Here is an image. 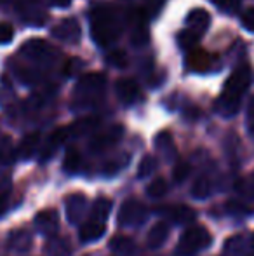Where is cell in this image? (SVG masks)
<instances>
[{
	"label": "cell",
	"instance_id": "obj_1",
	"mask_svg": "<svg viewBox=\"0 0 254 256\" xmlns=\"http://www.w3.org/2000/svg\"><path fill=\"white\" fill-rule=\"evenodd\" d=\"M122 32V20L119 18L115 7L106 6H96L91 12V35L94 44L99 48H108L119 38Z\"/></svg>",
	"mask_w": 254,
	"mask_h": 256
},
{
	"label": "cell",
	"instance_id": "obj_2",
	"mask_svg": "<svg viewBox=\"0 0 254 256\" xmlns=\"http://www.w3.org/2000/svg\"><path fill=\"white\" fill-rule=\"evenodd\" d=\"M106 88V77L103 74H87L78 78L75 86L73 106L75 110L89 108L103 100Z\"/></svg>",
	"mask_w": 254,
	"mask_h": 256
},
{
	"label": "cell",
	"instance_id": "obj_3",
	"mask_svg": "<svg viewBox=\"0 0 254 256\" xmlns=\"http://www.w3.org/2000/svg\"><path fill=\"white\" fill-rule=\"evenodd\" d=\"M211 234L204 226H190L187 232L181 236L178 244V254L181 256H193L199 251L211 246Z\"/></svg>",
	"mask_w": 254,
	"mask_h": 256
},
{
	"label": "cell",
	"instance_id": "obj_4",
	"mask_svg": "<svg viewBox=\"0 0 254 256\" xmlns=\"http://www.w3.org/2000/svg\"><path fill=\"white\" fill-rule=\"evenodd\" d=\"M54 48L49 42L42 40V38H30L26 44H23L21 48V54L26 60L33 61V63L40 64V66H47V64L54 63V60L58 58Z\"/></svg>",
	"mask_w": 254,
	"mask_h": 256
},
{
	"label": "cell",
	"instance_id": "obj_5",
	"mask_svg": "<svg viewBox=\"0 0 254 256\" xmlns=\"http://www.w3.org/2000/svg\"><path fill=\"white\" fill-rule=\"evenodd\" d=\"M146 218H148V209L141 202L131 199L120 206L119 214H117V223L124 228H134V226L143 225Z\"/></svg>",
	"mask_w": 254,
	"mask_h": 256
},
{
	"label": "cell",
	"instance_id": "obj_6",
	"mask_svg": "<svg viewBox=\"0 0 254 256\" xmlns=\"http://www.w3.org/2000/svg\"><path fill=\"white\" fill-rule=\"evenodd\" d=\"M253 82V72L248 64H242L239 66L234 74L228 77L227 84H225V89L223 92L225 94H230V96H235V98H241L246 94V91L249 89Z\"/></svg>",
	"mask_w": 254,
	"mask_h": 256
},
{
	"label": "cell",
	"instance_id": "obj_7",
	"mask_svg": "<svg viewBox=\"0 0 254 256\" xmlns=\"http://www.w3.org/2000/svg\"><path fill=\"white\" fill-rule=\"evenodd\" d=\"M124 136V128L122 126H112V128L105 129L103 132H98L96 136H92L89 142V150L91 152H105L110 146H113L115 143H119Z\"/></svg>",
	"mask_w": 254,
	"mask_h": 256
},
{
	"label": "cell",
	"instance_id": "obj_8",
	"mask_svg": "<svg viewBox=\"0 0 254 256\" xmlns=\"http://www.w3.org/2000/svg\"><path fill=\"white\" fill-rule=\"evenodd\" d=\"M66 209V220L70 225H80L82 220L87 214V199L80 194H71L64 204Z\"/></svg>",
	"mask_w": 254,
	"mask_h": 256
},
{
	"label": "cell",
	"instance_id": "obj_9",
	"mask_svg": "<svg viewBox=\"0 0 254 256\" xmlns=\"http://www.w3.org/2000/svg\"><path fill=\"white\" fill-rule=\"evenodd\" d=\"M59 226V216L54 209H45L35 216V228L38 234L45 237H54L58 234Z\"/></svg>",
	"mask_w": 254,
	"mask_h": 256
},
{
	"label": "cell",
	"instance_id": "obj_10",
	"mask_svg": "<svg viewBox=\"0 0 254 256\" xmlns=\"http://www.w3.org/2000/svg\"><path fill=\"white\" fill-rule=\"evenodd\" d=\"M52 37L58 38L61 42H68V44H77L78 38L82 35L80 24L75 18H70V20H64L58 24L56 28H52Z\"/></svg>",
	"mask_w": 254,
	"mask_h": 256
},
{
	"label": "cell",
	"instance_id": "obj_11",
	"mask_svg": "<svg viewBox=\"0 0 254 256\" xmlns=\"http://www.w3.org/2000/svg\"><path fill=\"white\" fill-rule=\"evenodd\" d=\"M70 138V129L68 128H59L45 140V143H42L40 146V160L47 162L51 157H54V154L58 152V148L63 145L66 140Z\"/></svg>",
	"mask_w": 254,
	"mask_h": 256
},
{
	"label": "cell",
	"instance_id": "obj_12",
	"mask_svg": "<svg viewBox=\"0 0 254 256\" xmlns=\"http://www.w3.org/2000/svg\"><path fill=\"white\" fill-rule=\"evenodd\" d=\"M117 98L122 104H134L139 98V88L131 78H120L115 84Z\"/></svg>",
	"mask_w": 254,
	"mask_h": 256
},
{
	"label": "cell",
	"instance_id": "obj_13",
	"mask_svg": "<svg viewBox=\"0 0 254 256\" xmlns=\"http://www.w3.org/2000/svg\"><path fill=\"white\" fill-rule=\"evenodd\" d=\"M21 18L26 23L33 24V26H44L47 21V12L40 7V4H35L28 0L24 6H21Z\"/></svg>",
	"mask_w": 254,
	"mask_h": 256
},
{
	"label": "cell",
	"instance_id": "obj_14",
	"mask_svg": "<svg viewBox=\"0 0 254 256\" xmlns=\"http://www.w3.org/2000/svg\"><path fill=\"white\" fill-rule=\"evenodd\" d=\"M42 138L40 132H30L21 140L19 146H17V157L23 158V160H30L37 152H40L42 146Z\"/></svg>",
	"mask_w": 254,
	"mask_h": 256
},
{
	"label": "cell",
	"instance_id": "obj_15",
	"mask_svg": "<svg viewBox=\"0 0 254 256\" xmlns=\"http://www.w3.org/2000/svg\"><path fill=\"white\" fill-rule=\"evenodd\" d=\"M7 248L14 253H26L31 248V236L28 230L19 228L14 230L9 234V239H7Z\"/></svg>",
	"mask_w": 254,
	"mask_h": 256
},
{
	"label": "cell",
	"instance_id": "obj_16",
	"mask_svg": "<svg viewBox=\"0 0 254 256\" xmlns=\"http://www.w3.org/2000/svg\"><path fill=\"white\" fill-rule=\"evenodd\" d=\"M169 223L167 222H159L150 228L148 237H146V244L150 250H159L166 244L167 237H169Z\"/></svg>",
	"mask_w": 254,
	"mask_h": 256
},
{
	"label": "cell",
	"instance_id": "obj_17",
	"mask_svg": "<svg viewBox=\"0 0 254 256\" xmlns=\"http://www.w3.org/2000/svg\"><path fill=\"white\" fill-rule=\"evenodd\" d=\"M103 236H105V223L94 222V220L85 222L84 225L78 228V239H80V242H84V244L99 240Z\"/></svg>",
	"mask_w": 254,
	"mask_h": 256
},
{
	"label": "cell",
	"instance_id": "obj_18",
	"mask_svg": "<svg viewBox=\"0 0 254 256\" xmlns=\"http://www.w3.org/2000/svg\"><path fill=\"white\" fill-rule=\"evenodd\" d=\"M187 24H188V30L195 32L197 35L204 34L211 24L209 12L204 9H192L187 16Z\"/></svg>",
	"mask_w": 254,
	"mask_h": 256
},
{
	"label": "cell",
	"instance_id": "obj_19",
	"mask_svg": "<svg viewBox=\"0 0 254 256\" xmlns=\"http://www.w3.org/2000/svg\"><path fill=\"white\" fill-rule=\"evenodd\" d=\"M164 214H167L171 218V222H174L176 225H190L195 220V211L188 206H173V208L164 209Z\"/></svg>",
	"mask_w": 254,
	"mask_h": 256
},
{
	"label": "cell",
	"instance_id": "obj_20",
	"mask_svg": "<svg viewBox=\"0 0 254 256\" xmlns=\"http://www.w3.org/2000/svg\"><path fill=\"white\" fill-rule=\"evenodd\" d=\"M155 146L167 162H173L174 158L178 157V150H176V145H174V142H173L171 132H167V131L160 132V134L155 138Z\"/></svg>",
	"mask_w": 254,
	"mask_h": 256
},
{
	"label": "cell",
	"instance_id": "obj_21",
	"mask_svg": "<svg viewBox=\"0 0 254 256\" xmlns=\"http://www.w3.org/2000/svg\"><path fill=\"white\" fill-rule=\"evenodd\" d=\"M241 98H235V96L230 94H221L216 102V112L223 117H234V115L239 114L241 110Z\"/></svg>",
	"mask_w": 254,
	"mask_h": 256
},
{
	"label": "cell",
	"instance_id": "obj_22",
	"mask_svg": "<svg viewBox=\"0 0 254 256\" xmlns=\"http://www.w3.org/2000/svg\"><path fill=\"white\" fill-rule=\"evenodd\" d=\"M110 250L119 256H134L138 253V246L131 237L117 236L110 240Z\"/></svg>",
	"mask_w": 254,
	"mask_h": 256
},
{
	"label": "cell",
	"instance_id": "obj_23",
	"mask_svg": "<svg viewBox=\"0 0 254 256\" xmlns=\"http://www.w3.org/2000/svg\"><path fill=\"white\" fill-rule=\"evenodd\" d=\"M99 126V118L96 117H85L77 120L73 126H70V136L71 138H80V136H87L91 132H94Z\"/></svg>",
	"mask_w": 254,
	"mask_h": 256
},
{
	"label": "cell",
	"instance_id": "obj_24",
	"mask_svg": "<svg viewBox=\"0 0 254 256\" xmlns=\"http://www.w3.org/2000/svg\"><path fill=\"white\" fill-rule=\"evenodd\" d=\"M213 194V182L207 174H200L199 178L193 182V186H192V196L199 200H206L211 197Z\"/></svg>",
	"mask_w": 254,
	"mask_h": 256
},
{
	"label": "cell",
	"instance_id": "obj_25",
	"mask_svg": "<svg viewBox=\"0 0 254 256\" xmlns=\"http://www.w3.org/2000/svg\"><path fill=\"white\" fill-rule=\"evenodd\" d=\"M71 248L66 239L63 237H49L47 244H45V254L47 256H70Z\"/></svg>",
	"mask_w": 254,
	"mask_h": 256
},
{
	"label": "cell",
	"instance_id": "obj_26",
	"mask_svg": "<svg viewBox=\"0 0 254 256\" xmlns=\"http://www.w3.org/2000/svg\"><path fill=\"white\" fill-rule=\"evenodd\" d=\"M17 150L14 148L12 140L9 136H3L0 140V164L2 166H12L16 162Z\"/></svg>",
	"mask_w": 254,
	"mask_h": 256
},
{
	"label": "cell",
	"instance_id": "obj_27",
	"mask_svg": "<svg viewBox=\"0 0 254 256\" xmlns=\"http://www.w3.org/2000/svg\"><path fill=\"white\" fill-rule=\"evenodd\" d=\"M112 200L108 199H98L94 204H92V220L99 223H105L108 220L110 212H112Z\"/></svg>",
	"mask_w": 254,
	"mask_h": 256
},
{
	"label": "cell",
	"instance_id": "obj_28",
	"mask_svg": "<svg viewBox=\"0 0 254 256\" xmlns=\"http://www.w3.org/2000/svg\"><path fill=\"white\" fill-rule=\"evenodd\" d=\"M157 168H159V160L153 155H145L138 166V178L139 180L148 178V176H152L157 171Z\"/></svg>",
	"mask_w": 254,
	"mask_h": 256
},
{
	"label": "cell",
	"instance_id": "obj_29",
	"mask_svg": "<svg viewBox=\"0 0 254 256\" xmlns=\"http://www.w3.org/2000/svg\"><path fill=\"white\" fill-rule=\"evenodd\" d=\"M127 164H129V155L120 154V155H117V157L110 158L108 162H105L103 172H105V174H117V172H119L122 168H126Z\"/></svg>",
	"mask_w": 254,
	"mask_h": 256
},
{
	"label": "cell",
	"instance_id": "obj_30",
	"mask_svg": "<svg viewBox=\"0 0 254 256\" xmlns=\"http://www.w3.org/2000/svg\"><path fill=\"white\" fill-rule=\"evenodd\" d=\"M10 194H12V182L9 178L0 180V218L5 214L7 208H9Z\"/></svg>",
	"mask_w": 254,
	"mask_h": 256
},
{
	"label": "cell",
	"instance_id": "obj_31",
	"mask_svg": "<svg viewBox=\"0 0 254 256\" xmlns=\"http://www.w3.org/2000/svg\"><path fill=\"white\" fill-rule=\"evenodd\" d=\"M167 190H169V185H167L166 180L155 178V180H152V183H150L148 186H146V196L152 197V199H160V197L166 196Z\"/></svg>",
	"mask_w": 254,
	"mask_h": 256
},
{
	"label": "cell",
	"instance_id": "obj_32",
	"mask_svg": "<svg viewBox=\"0 0 254 256\" xmlns=\"http://www.w3.org/2000/svg\"><path fill=\"white\" fill-rule=\"evenodd\" d=\"M80 166H82V157H80V154L77 152L75 148H70L66 152V155H64V160H63V169L66 172H77L78 169H80Z\"/></svg>",
	"mask_w": 254,
	"mask_h": 256
},
{
	"label": "cell",
	"instance_id": "obj_33",
	"mask_svg": "<svg viewBox=\"0 0 254 256\" xmlns=\"http://www.w3.org/2000/svg\"><path fill=\"white\" fill-rule=\"evenodd\" d=\"M131 42L134 48H143L150 42V35H148V28L145 26V23H136L134 24V32L131 35Z\"/></svg>",
	"mask_w": 254,
	"mask_h": 256
},
{
	"label": "cell",
	"instance_id": "obj_34",
	"mask_svg": "<svg viewBox=\"0 0 254 256\" xmlns=\"http://www.w3.org/2000/svg\"><path fill=\"white\" fill-rule=\"evenodd\" d=\"M235 190L244 199H254V172L248 178H242L235 183Z\"/></svg>",
	"mask_w": 254,
	"mask_h": 256
},
{
	"label": "cell",
	"instance_id": "obj_35",
	"mask_svg": "<svg viewBox=\"0 0 254 256\" xmlns=\"http://www.w3.org/2000/svg\"><path fill=\"white\" fill-rule=\"evenodd\" d=\"M197 42H199V35H197L195 32L183 30L178 34V44H180V48L185 49V51H192L197 46Z\"/></svg>",
	"mask_w": 254,
	"mask_h": 256
},
{
	"label": "cell",
	"instance_id": "obj_36",
	"mask_svg": "<svg viewBox=\"0 0 254 256\" xmlns=\"http://www.w3.org/2000/svg\"><path fill=\"white\" fill-rule=\"evenodd\" d=\"M244 250H246V242H244V237H241V236L232 237V239H228L227 244H225V253L230 256H241L244 253Z\"/></svg>",
	"mask_w": 254,
	"mask_h": 256
},
{
	"label": "cell",
	"instance_id": "obj_37",
	"mask_svg": "<svg viewBox=\"0 0 254 256\" xmlns=\"http://www.w3.org/2000/svg\"><path fill=\"white\" fill-rule=\"evenodd\" d=\"M192 172V168L188 162H178L176 166H174V171H173V178L176 183H183L185 180L190 176Z\"/></svg>",
	"mask_w": 254,
	"mask_h": 256
},
{
	"label": "cell",
	"instance_id": "obj_38",
	"mask_svg": "<svg viewBox=\"0 0 254 256\" xmlns=\"http://www.w3.org/2000/svg\"><path fill=\"white\" fill-rule=\"evenodd\" d=\"M106 63H110L115 68H126L127 66V54L124 51H113L106 56Z\"/></svg>",
	"mask_w": 254,
	"mask_h": 256
},
{
	"label": "cell",
	"instance_id": "obj_39",
	"mask_svg": "<svg viewBox=\"0 0 254 256\" xmlns=\"http://www.w3.org/2000/svg\"><path fill=\"white\" fill-rule=\"evenodd\" d=\"M211 2L225 12H235L241 6V0H211Z\"/></svg>",
	"mask_w": 254,
	"mask_h": 256
},
{
	"label": "cell",
	"instance_id": "obj_40",
	"mask_svg": "<svg viewBox=\"0 0 254 256\" xmlns=\"http://www.w3.org/2000/svg\"><path fill=\"white\" fill-rule=\"evenodd\" d=\"M14 38V28L7 23H0V46H5L12 42Z\"/></svg>",
	"mask_w": 254,
	"mask_h": 256
},
{
	"label": "cell",
	"instance_id": "obj_41",
	"mask_svg": "<svg viewBox=\"0 0 254 256\" xmlns=\"http://www.w3.org/2000/svg\"><path fill=\"white\" fill-rule=\"evenodd\" d=\"M242 26L248 32H254V7H249L242 14Z\"/></svg>",
	"mask_w": 254,
	"mask_h": 256
},
{
	"label": "cell",
	"instance_id": "obj_42",
	"mask_svg": "<svg viewBox=\"0 0 254 256\" xmlns=\"http://www.w3.org/2000/svg\"><path fill=\"white\" fill-rule=\"evenodd\" d=\"M227 209L232 212V214H242V212H248L249 209L246 208L242 202H239V200H232V202L227 204Z\"/></svg>",
	"mask_w": 254,
	"mask_h": 256
},
{
	"label": "cell",
	"instance_id": "obj_43",
	"mask_svg": "<svg viewBox=\"0 0 254 256\" xmlns=\"http://www.w3.org/2000/svg\"><path fill=\"white\" fill-rule=\"evenodd\" d=\"M164 2H166V0H148V2H146V9L150 10V14H152V18L159 14V10L162 9Z\"/></svg>",
	"mask_w": 254,
	"mask_h": 256
},
{
	"label": "cell",
	"instance_id": "obj_44",
	"mask_svg": "<svg viewBox=\"0 0 254 256\" xmlns=\"http://www.w3.org/2000/svg\"><path fill=\"white\" fill-rule=\"evenodd\" d=\"M248 128L249 131L254 132V98H251L248 106Z\"/></svg>",
	"mask_w": 254,
	"mask_h": 256
},
{
	"label": "cell",
	"instance_id": "obj_45",
	"mask_svg": "<svg viewBox=\"0 0 254 256\" xmlns=\"http://www.w3.org/2000/svg\"><path fill=\"white\" fill-rule=\"evenodd\" d=\"M80 66H82L80 61H78V60H71V61H70V68H66V70H64V74H66V75H71L75 70H78Z\"/></svg>",
	"mask_w": 254,
	"mask_h": 256
},
{
	"label": "cell",
	"instance_id": "obj_46",
	"mask_svg": "<svg viewBox=\"0 0 254 256\" xmlns=\"http://www.w3.org/2000/svg\"><path fill=\"white\" fill-rule=\"evenodd\" d=\"M51 4L56 7H68L71 4V0H51Z\"/></svg>",
	"mask_w": 254,
	"mask_h": 256
},
{
	"label": "cell",
	"instance_id": "obj_47",
	"mask_svg": "<svg viewBox=\"0 0 254 256\" xmlns=\"http://www.w3.org/2000/svg\"><path fill=\"white\" fill-rule=\"evenodd\" d=\"M251 246H253V250H254V236H253V240H251Z\"/></svg>",
	"mask_w": 254,
	"mask_h": 256
}]
</instances>
